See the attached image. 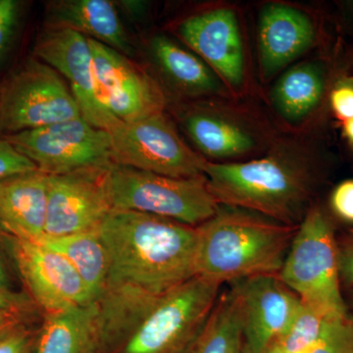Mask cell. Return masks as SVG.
I'll return each mask as SVG.
<instances>
[{
	"label": "cell",
	"mask_w": 353,
	"mask_h": 353,
	"mask_svg": "<svg viewBox=\"0 0 353 353\" xmlns=\"http://www.w3.org/2000/svg\"><path fill=\"white\" fill-rule=\"evenodd\" d=\"M350 321H352L353 323V318H352V319H350Z\"/></svg>",
	"instance_id": "obj_38"
},
{
	"label": "cell",
	"mask_w": 353,
	"mask_h": 353,
	"mask_svg": "<svg viewBox=\"0 0 353 353\" xmlns=\"http://www.w3.org/2000/svg\"><path fill=\"white\" fill-rule=\"evenodd\" d=\"M328 321L331 320L301 303L289 327L278 339L279 345L285 353H309L321 339Z\"/></svg>",
	"instance_id": "obj_25"
},
{
	"label": "cell",
	"mask_w": 353,
	"mask_h": 353,
	"mask_svg": "<svg viewBox=\"0 0 353 353\" xmlns=\"http://www.w3.org/2000/svg\"><path fill=\"white\" fill-rule=\"evenodd\" d=\"M109 261L97 299L113 334L132 333L158 297L196 276V227L137 211L113 210L99 229Z\"/></svg>",
	"instance_id": "obj_1"
},
{
	"label": "cell",
	"mask_w": 353,
	"mask_h": 353,
	"mask_svg": "<svg viewBox=\"0 0 353 353\" xmlns=\"http://www.w3.org/2000/svg\"><path fill=\"white\" fill-rule=\"evenodd\" d=\"M19 321H27V320L23 319V318L19 317V316L9 312V311L0 308V333L8 328V327H10L11 325L15 324V323Z\"/></svg>",
	"instance_id": "obj_35"
},
{
	"label": "cell",
	"mask_w": 353,
	"mask_h": 353,
	"mask_svg": "<svg viewBox=\"0 0 353 353\" xmlns=\"http://www.w3.org/2000/svg\"><path fill=\"white\" fill-rule=\"evenodd\" d=\"M150 50L162 72L176 87L189 94H206L220 90L214 71L194 53L166 36H157Z\"/></svg>",
	"instance_id": "obj_21"
},
{
	"label": "cell",
	"mask_w": 353,
	"mask_h": 353,
	"mask_svg": "<svg viewBox=\"0 0 353 353\" xmlns=\"http://www.w3.org/2000/svg\"><path fill=\"white\" fill-rule=\"evenodd\" d=\"M222 285L196 276L162 294L117 353H190Z\"/></svg>",
	"instance_id": "obj_5"
},
{
	"label": "cell",
	"mask_w": 353,
	"mask_h": 353,
	"mask_svg": "<svg viewBox=\"0 0 353 353\" xmlns=\"http://www.w3.org/2000/svg\"><path fill=\"white\" fill-rule=\"evenodd\" d=\"M22 2L0 0V66L6 61L19 26Z\"/></svg>",
	"instance_id": "obj_28"
},
{
	"label": "cell",
	"mask_w": 353,
	"mask_h": 353,
	"mask_svg": "<svg viewBox=\"0 0 353 353\" xmlns=\"http://www.w3.org/2000/svg\"><path fill=\"white\" fill-rule=\"evenodd\" d=\"M181 39L230 85L245 78V50L236 13L217 8L196 14L178 28Z\"/></svg>",
	"instance_id": "obj_15"
},
{
	"label": "cell",
	"mask_w": 353,
	"mask_h": 353,
	"mask_svg": "<svg viewBox=\"0 0 353 353\" xmlns=\"http://www.w3.org/2000/svg\"><path fill=\"white\" fill-rule=\"evenodd\" d=\"M39 329L19 321L0 333V353H36Z\"/></svg>",
	"instance_id": "obj_27"
},
{
	"label": "cell",
	"mask_w": 353,
	"mask_h": 353,
	"mask_svg": "<svg viewBox=\"0 0 353 353\" xmlns=\"http://www.w3.org/2000/svg\"><path fill=\"white\" fill-rule=\"evenodd\" d=\"M48 175L36 170L0 182V228L23 239L38 241L46 234Z\"/></svg>",
	"instance_id": "obj_17"
},
{
	"label": "cell",
	"mask_w": 353,
	"mask_h": 353,
	"mask_svg": "<svg viewBox=\"0 0 353 353\" xmlns=\"http://www.w3.org/2000/svg\"><path fill=\"white\" fill-rule=\"evenodd\" d=\"M240 299L233 287L221 292L190 353H243Z\"/></svg>",
	"instance_id": "obj_24"
},
{
	"label": "cell",
	"mask_w": 353,
	"mask_h": 353,
	"mask_svg": "<svg viewBox=\"0 0 353 353\" xmlns=\"http://www.w3.org/2000/svg\"><path fill=\"white\" fill-rule=\"evenodd\" d=\"M46 28L67 29L132 57L134 48L109 0H59L46 7Z\"/></svg>",
	"instance_id": "obj_18"
},
{
	"label": "cell",
	"mask_w": 353,
	"mask_h": 353,
	"mask_svg": "<svg viewBox=\"0 0 353 353\" xmlns=\"http://www.w3.org/2000/svg\"><path fill=\"white\" fill-rule=\"evenodd\" d=\"M34 241L68 260L87 285L94 301L102 296L108 283L109 261L99 230L61 236L44 234Z\"/></svg>",
	"instance_id": "obj_20"
},
{
	"label": "cell",
	"mask_w": 353,
	"mask_h": 353,
	"mask_svg": "<svg viewBox=\"0 0 353 353\" xmlns=\"http://www.w3.org/2000/svg\"><path fill=\"white\" fill-rule=\"evenodd\" d=\"M309 353H353V323L348 318L328 321L321 339Z\"/></svg>",
	"instance_id": "obj_26"
},
{
	"label": "cell",
	"mask_w": 353,
	"mask_h": 353,
	"mask_svg": "<svg viewBox=\"0 0 353 353\" xmlns=\"http://www.w3.org/2000/svg\"><path fill=\"white\" fill-rule=\"evenodd\" d=\"M108 190L113 210L137 211L192 227L210 219L219 208L204 176L173 178L112 164Z\"/></svg>",
	"instance_id": "obj_6"
},
{
	"label": "cell",
	"mask_w": 353,
	"mask_h": 353,
	"mask_svg": "<svg viewBox=\"0 0 353 353\" xmlns=\"http://www.w3.org/2000/svg\"><path fill=\"white\" fill-rule=\"evenodd\" d=\"M297 228L219 205L210 219L196 227V276L223 285L278 275Z\"/></svg>",
	"instance_id": "obj_2"
},
{
	"label": "cell",
	"mask_w": 353,
	"mask_h": 353,
	"mask_svg": "<svg viewBox=\"0 0 353 353\" xmlns=\"http://www.w3.org/2000/svg\"><path fill=\"white\" fill-rule=\"evenodd\" d=\"M341 276L353 285V240L343 250H339Z\"/></svg>",
	"instance_id": "obj_33"
},
{
	"label": "cell",
	"mask_w": 353,
	"mask_h": 353,
	"mask_svg": "<svg viewBox=\"0 0 353 353\" xmlns=\"http://www.w3.org/2000/svg\"><path fill=\"white\" fill-rule=\"evenodd\" d=\"M331 105L341 122L353 119V85L343 83L334 88L331 94Z\"/></svg>",
	"instance_id": "obj_32"
},
{
	"label": "cell",
	"mask_w": 353,
	"mask_h": 353,
	"mask_svg": "<svg viewBox=\"0 0 353 353\" xmlns=\"http://www.w3.org/2000/svg\"><path fill=\"white\" fill-rule=\"evenodd\" d=\"M183 125L196 148L213 159L243 157L256 146L252 134L243 127L212 114H190Z\"/></svg>",
	"instance_id": "obj_22"
},
{
	"label": "cell",
	"mask_w": 353,
	"mask_h": 353,
	"mask_svg": "<svg viewBox=\"0 0 353 353\" xmlns=\"http://www.w3.org/2000/svg\"><path fill=\"white\" fill-rule=\"evenodd\" d=\"M203 176L219 205L245 209L290 226L303 220L310 179L303 165L288 155L206 161Z\"/></svg>",
	"instance_id": "obj_3"
},
{
	"label": "cell",
	"mask_w": 353,
	"mask_h": 353,
	"mask_svg": "<svg viewBox=\"0 0 353 353\" xmlns=\"http://www.w3.org/2000/svg\"><path fill=\"white\" fill-rule=\"evenodd\" d=\"M36 170H39L36 165L21 154L6 137L0 134V182Z\"/></svg>",
	"instance_id": "obj_29"
},
{
	"label": "cell",
	"mask_w": 353,
	"mask_h": 353,
	"mask_svg": "<svg viewBox=\"0 0 353 353\" xmlns=\"http://www.w3.org/2000/svg\"><path fill=\"white\" fill-rule=\"evenodd\" d=\"M4 137L48 175L114 164L110 134L83 117Z\"/></svg>",
	"instance_id": "obj_8"
},
{
	"label": "cell",
	"mask_w": 353,
	"mask_h": 353,
	"mask_svg": "<svg viewBox=\"0 0 353 353\" xmlns=\"http://www.w3.org/2000/svg\"><path fill=\"white\" fill-rule=\"evenodd\" d=\"M109 167L48 175L46 234L97 231L112 212L108 190Z\"/></svg>",
	"instance_id": "obj_11"
},
{
	"label": "cell",
	"mask_w": 353,
	"mask_h": 353,
	"mask_svg": "<svg viewBox=\"0 0 353 353\" xmlns=\"http://www.w3.org/2000/svg\"><path fill=\"white\" fill-rule=\"evenodd\" d=\"M88 39L102 103L116 119L131 123L164 112V94L152 77L131 58Z\"/></svg>",
	"instance_id": "obj_12"
},
{
	"label": "cell",
	"mask_w": 353,
	"mask_h": 353,
	"mask_svg": "<svg viewBox=\"0 0 353 353\" xmlns=\"http://www.w3.org/2000/svg\"><path fill=\"white\" fill-rule=\"evenodd\" d=\"M82 117L62 77L34 57L0 85V134L50 126Z\"/></svg>",
	"instance_id": "obj_7"
},
{
	"label": "cell",
	"mask_w": 353,
	"mask_h": 353,
	"mask_svg": "<svg viewBox=\"0 0 353 353\" xmlns=\"http://www.w3.org/2000/svg\"><path fill=\"white\" fill-rule=\"evenodd\" d=\"M343 134H345L347 141L353 145V119L343 123Z\"/></svg>",
	"instance_id": "obj_36"
},
{
	"label": "cell",
	"mask_w": 353,
	"mask_h": 353,
	"mask_svg": "<svg viewBox=\"0 0 353 353\" xmlns=\"http://www.w3.org/2000/svg\"><path fill=\"white\" fill-rule=\"evenodd\" d=\"M264 353H285V352L283 350V348L281 347V345H279L278 341H276L267 347L266 352Z\"/></svg>",
	"instance_id": "obj_37"
},
{
	"label": "cell",
	"mask_w": 353,
	"mask_h": 353,
	"mask_svg": "<svg viewBox=\"0 0 353 353\" xmlns=\"http://www.w3.org/2000/svg\"><path fill=\"white\" fill-rule=\"evenodd\" d=\"M36 353H108L97 301L43 315Z\"/></svg>",
	"instance_id": "obj_19"
},
{
	"label": "cell",
	"mask_w": 353,
	"mask_h": 353,
	"mask_svg": "<svg viewBox=\"0 0 353 353\" xmlns=\"http://www.w3.org/2000/svg\"><path fill=\"white\" fill-rule=\"evenodd\" d=\"M32 53L68 81L83 119L108 132L121 124L102 103L88 38L71 30L46 28Z\"/></svg>",
	"instance_id": "obj_13"
},
{
	"label": "cell",
	"mask_w": 353,
	"mask_h": 353,
	"mask_svg": "<svg viewBox=\"0 0 353 353\" xmlns=\"http://www.w3.org/2000/svg\"><path fill=\"white\" fill-rule=\"evenodd\" d=\"M0 292H16L12 287L10 274L7 269L6 261L3 256L0 253Z\"/></svg>",
	"instance_id": "obj_34"
},
{
	"label": "cell",
	"mask_w": 353,
	"mask_h": 353,
	"mask_svg": "<svg viewBox=\"0 0 353 353\" xmlns=\"http://www.w3.org/2000/svg\"><path fill=\"white\" fill-rule=\"evenodd\" d=\"M314 39V25L303 11L283 3L264 6L259 21V48L265 78L303 55Z\"/></svg>",
	"instance_id": "obj_16"
},
{
	"label": "cell",
	"mask_w": 353,
	"mask_h": 353,
	"mask_svg": "<svg viewBox=\"0 0 353 353\" xmlns=\"http://www.w3.org/2000/svg\"><path fill=\"white\" fill-rule=\"evenodd\" d=\"M324 87L319 67L313 63L296 65L287 70L274 85L272 102L285 120L301 122L321 101Z\"/></svg>",
	"instance_id": "obj_23"
},
{
	"label": "cell",
	"mask_w": 353,
	"mask_h": 353,
	"mask_svg": "<svg viewBox=\"0 0 353 353\" xmlns=\"http://www.w3.org/2000/svg\"><path fill=\"white\" fill-rule=\"evenodd\" d=\"M2 234L28 296L43 315L94 303L87 285L61 254L37 241Z\"/></svg>",
	"instance_id": "obj_10"
},
{
	"label": "cell",
	"mask_w": 353,
	"mask_h": 353,
	"mask_svg": "<svg viewBox=\"0 0 353 353\" xmlns=\"http://www.w3.org/2000/svg\"><path fill=\"white\" fill-rule=\"evenodd\" d=\"M278 276L301 303L325 319H347L339 248L331 223L320 209L303 216Z\"/></svg>",
	"instance_id": "obj_4"
},
{
	"label": "cell",
	"mask_w": 353,
	"mask_h": 353,
	"mask_svg": "<svg viewBox=\"0 0 353 353\" xmlns=\"http://www.w3.org/2000/svg\"><path fill=\"white\" fill-rule=\"evenodd\" d=\"M109 134L114 164L173 178L203 176L206 160L181 139L164 112L121 123Z\"/></svg>",
	"instance_id": "obj_9"
},
{
	"label": "cell",
	"mask_w": 353,
	"mask_h": 353,
	"mask_svg": "<svg viewBox=\"0 0 353 353\" xmlns=\"http://www.w3.org/2000/svg\"><path fill=\"white\" fill-rule=\"evenodd\" d=\"M0 308L18 315L27 321H31L32 316L39 311L27 294L18 292H0Z\"/></svg>",
	"instance_id": "obj_30"
},
{
	"label": "cell",
	"mask_w": 353,
	"mask_h": 353,
	"mask_svg": "<svg viewBox=\"0 0 353 353\" xmlns=\"http://www.w3.org/2000/svg\"><path fill=\"white\" fill-rule=\"evenodd\" d=\"M331 205L341 219L353 223V180L343 181L336 185L332 194Z\"/></svg>",
	"instance_id": "obj_31"
},
{
	"label": "cell",
	"mask_w": 353,
	"mask_h": 353,
	"mask_svg": "<svg viewBox=\"0 0 353 353\" xmlns=\"http://www.w3.org/2000/svg\"><path fill=\"white\" fill-rule=\"evenodd\" d=\"M232 287L240 299L243 353H264L289 327L301 299L278 275L243 279Z\"/></svg>",
	"instance_id": "obj_14"
}]
</instances>
